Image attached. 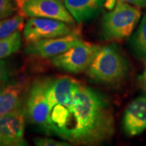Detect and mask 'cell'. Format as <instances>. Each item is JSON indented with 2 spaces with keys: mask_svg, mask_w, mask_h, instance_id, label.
I'll return each mask as SVG.
<instances>
[{
  "mask_svg": "<svg viewBox=\"0 0 146 146\" xmlns=\"http://www.w3.org/2000/svg\"><path fill=\"white\" fill-rule=\"evenodd\" d=\"M111 104L98 90L78 82L68 123L59 137L76 145H99L115 135Z\"/></svg>",
  "mask_w": 146,
  "mask_h": 146,
  "instance_id": "cell-1",
  "label": "cell"
},
{
  "mask_svg": "<svg viewBox=\"0 0 146 146\" xmlns=\"http://www.w3.org/2000/svg\"><path fill=\"white\" fill-rule=\"evenodd\" d=\"M77 84V80L65 76L49 80L46 97L53 134L59 136L68 123L72 104L73 93Z\"/></svg>",
  "mask_w": 146,
  "mask_h": 146,
  "instance_id": "cell-2",
  "label": "cell"
},
{
  "mask_svg": "<svg viewBox=\"0 0 146 146\" xmlns=\"http://www.w3.org/2000/svg\"><path fill=\"white\" fill-rule=\"evenodd\" d=\"M128 73V61L115 45L102 46L87 70L89 78L95 82L115 86L123 83Z\"/></svg>",
  "mask_w": 146,
  "mask_h": 146,
  "instance_id": "cell-3",
  "label": "cell"
},
{
  "mask_svg": "<svg viewBox=\"0 0 146 146\" xmlns=\"http://www.w3.org/2000/svg\"><path fill=\"white\" fill-rule=\"evenodd\" d=\"M141 17V7L123 2H117L101 21L100 33L106 42L119 41L130 36Z\"/></svg>",
  "mask_w": 146,
  "mask_h": 146,
  "instance_id": "cell-4",
  "label": "cell"
},
{
  "mask_svg": "<svg viewBox=\"0 0 146 146\" xmlns=\"http://www.w3.org/2000/svg\"><path fill=\"white\" fill-rule=\"evenodd\" d=\"M49 80L50 78L37 79L30 84L27 89L25 108L28 121L47 135H51L50 108L46 97Z\"/></svg>",
  "mask_w": 146,
  "mask_h": 146,
  "instance_id": "cell-5",
  "label": "cell"
},
{
  "mask_svg": "<svg viewBox=\"0 0 146 146\" xmlns=\"http://www.w3.org/2000/svg\"><path fill=\"white\" fill-rule=\"evenodd\" d=\"M102 48L100 45L83 41L63 54L52 58L50 63L65 72L81 73L89 69Z\"/></svg>",
  "mask_w": 146,
  "mask_h": 146,
  "instance_id": "cell-6",
  "label": "cell"
},
{
  "mask_svg": "<svg viewBox=\"0 0 146 146\" xmlns=\"http://www.w3.org/2000/svg\"><path fill=\"white\" fill-rule=\"evenodd\" d=\"M18 11L25 17L54 19L69 25L76 23L63 0H17Z\"/></svg>",
  "mask_w": 146,
  "mask_h": 146,
  "instance_id": "cell-7",
  "label": "cell"
},
{
  "mask_svg": "<svg viewBox=\"0 0 146 146\" xmlns=\"http://www.w3.org/2000/svg\"><path fill=\"white\" fill-rule=\"evenodd\" d=\"M66 22L54 19L31 17L24 25L23 36L27 42L68 35L76 31Z\"/></svg>",
  "mask_w": 146,
  "mask_h": 146,
  "instance_id": "cell-8",
  "label": "cell"
},
{
  "mask_svg": "<svg viewBox=\"0 0 146 146\" xmlns=\"http://www.w3.org/2000/svg\"><path fill=\"white\" fill-rule=\"evenodd\" d=\"M81 42H83V40L76 30L66 36L27 42L25 47V53L32 57L52 58Z\"/></svg>",
  "mask_w": 146,
  "mask_h": 146,
  "instance_id": "cell-9",
  "label": "cell"
},
{
  "mask_svg": "<svg viewBox=\"0 0 146 146\" xmlns=\"http://www.w3.org/2000/svg\"><path fill=\"white\" fill-rule=\"evenodd\" d=\"M25 118L24 105L11 112L0 115V143L2 146L27 145L24 138Z\"/></svg>",
  "mask_w": 146,
  "mask_h": 146,
  "instance_id": "cell-10",
  "label": "cell"
},
{
  "mask_svg": "<svg viewBox=\"0 0 146 146\" xmlns=\"http://www.w3.org/2000/svg\"><path fill=\"white\" fill-rule=\"evenodd\" d=\"M123 128L130 137L139 136L146 130V95L139 96L127 106L123 117Z\"/></svg>",
  "mask_w": 146,
  "mask_h": 146,
  "instance_id": "cell-11",
  "label": "cell"
},
{
  "mask_svg": "<svg viewBox=\"0 0 146 146\" xmlns=\"http://www.w3.org/2000/svg\"><path fill=\"white\" fill-rule=\"evenodd\" d=\"M27 83L24 80L10 81L0 88V115L11 112L23 106Z\"/></svg>",
  "mask_w": 146,
  "mask_h": 146,
  "instance_id": "cell-12",
  "label": "cell"
},
{
  "mask_svg": "<svg viewBox=\"0 0 146 146\" xmlns=\"http://www.w3.org/2000/svg\"><path fill=\"white\" fill-rule=\"evenodd\" d=\"M106 0H63L64 5L78 24L91 21L99 14Z\"/></svg>",
  "mask_w": 146,
  "mask_h": 146,
  "instance_id": "cell-13",
  "label": "cell"
},
{
  "mask_svg": "<svg viewBox=\"0 0 146 146\" xmlns=\"http://www.w3.org/2000/svg\"><path fill=\"white\" fill-rule=\"evenodd\" d=\"M129 46L136 57L146 60V11L136 32L131 36Z\"/></svg>",
  "mask_w": 146,
  "mask_h": 146,
  "instance_id": "cell-14",
  "label": "cell"
},
{
  "mask_svg": "<svg viewBox=\"0 0 146 146\" xmlns=\"http://www.w3.org/2000/svg\"><path fill=\"white\" fill-rule=\"evenodd\" d=\"M22 46L21 31H16L0 40V60L7 58L16 53Z\"/></svg>",
  "mask_w": 146,
  "mask_h": 146,
  "instance_id": "cell-15",
  "label": "cell"
},
{
  "mask_svg": "<svg viewBox=\"0 0 146 146\" xmlns=\"http://www.w3.org/2000/svg\"><path fill=\"white\" fill-rule=\"evenodd\" d=\"M25 25V16L14 15L0 21V40L10 36L13 33L21 31Z\"/></svg>",
  "mask_w": 146,
  "mask_h": 146,
  "instance_id": "cell-16",
  "label": "cell"
},
{
  "mask_svg": "<svg viewBox=\"0 0 146 146\" xmlns=\"http://www.w3.org/2000/svg\"><path fill=\"white\" fill-rule=\"evenodd\" d=\"M17 11V0H0V21L14 16Z\"/></svg>",
  "mask_w": 146,
  "mask_h": 146,
  "instance_id": "cell-17",
  "label": "cell"
},
{
  "mask_svg": "<svg viewBox=\"0 0 146 146\" xmlns=\"http://www.w3.org/2000/svg\"><path fill=\"white\" fill-rule=\"evenodd\" d=\"M13 74V68L11 63L7 59L0 60V88L10 82Z\"/></svg>",
  "mask_w": 146,
  "mask_h": 146,
  "instance_id": "cell-18",
  "label": "cell"
},
{
  "mask_svg": "<svg viewBox=\"0 0 146 146\" xmlns=\"http://www.w3.org/2000/svg\"><path fill=\"white\" fill-rule=\"evenodd\" d=\"M34 144L38 146H70L68 141H59L48 137H36L34 139Z\"/></svg>",
  "mask_w": 146,
  "mask_h": 146,
  "instance_id": "cell-19",
  "label": "cell"
},
{
  "mask_svg": "<svg viewBox=\"0 0 146 146\" xmlns=\"http://www.w3.org/2000/svg\"><path fill=\"white\" fill-rule=\"evenodd\" d=\"M117 2H123L139 7H146V0H117Z\"/></svg>",
  "mask_w": 146,
  "mask_h": 146,
  "instance_id": "cell-20",
  "label": "cell"
},
{
  "mask_svg": "<svg viewBox=\"0 0 146 146\" xmlns=\"http://www.w3.org/2000/svg\"><path fill=\"white\" fill-rule=\"evenodd\" d=\"M138 81H139V84H140V86L141 87V89H143L146 93V67L144 69L142 74L139 76Z\"/></svg>",
  "mask_w": 146,
  "mask_h": 146,
  "instance_id": "cell-21",
  "label": "cell"
},
{
  "mask_svg": "<svg viewBox=\"0 0 146 146\" xmlns=\"http://www.w3.org/2000/svg\"><path fill=\"white\" fill-rule=\"evenodd\" d=\"M116 2H117V0H106V5L105 7L107 8V9H112L115 5L116 4Z\"/></svg>",
  "mask_w": 146,
  "mask_h": 146,
  "instance_id": "cell-22",
  "label": "cell"
},
{
  "mask_svg": "<svg viewBox=\"0 0 146 146\" xmlns=\"http://www.w3.org/2000/svg\"><path fill=\"white\" fill-rule=\"evenodd\" d=\"M0 146H2V144H1V143H0Z\"/></svg>",
  "mask_w": 146,
  "mask_h": 146,
  "instance_id": "cell-23",
  "label": "cell"
}]
</instances>
